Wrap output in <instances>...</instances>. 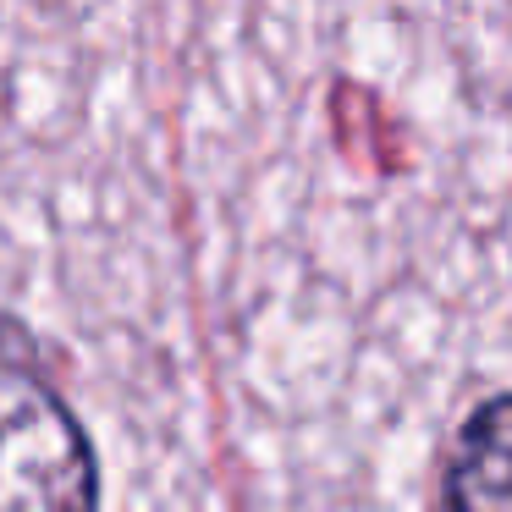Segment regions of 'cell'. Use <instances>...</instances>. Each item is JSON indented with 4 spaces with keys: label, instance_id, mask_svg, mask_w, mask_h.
Returning <instances> with one entry per match:
<instances>
[{
    "label": "cell",
    "instance_id": "obj_1",
    "mask_svg": "<svg viewBox=\"0 0 512 512\" xmlns=\"http://www.w3.org/2000/svg\"><path fill=\"white\" fill-rule=\"evenodd\" d=\"M0 512H100L94 446L12 314H0Z\"/></svg>",
    "mask_w": 512,
    "mask_h": 512
},
{
    "label": "cell",
    "instance_id": "obj_2",
    "mask_svg": "<svg viewBox=\"0 0 512 512\" xmlns=\"http://www.w3.org/2000/svg\"><path fill=\"white\" fill-rule=\"evenodd\" d=\"M446 512H512V391L485 397L446 446Z\"/></svg>",
    "mask_w": 512,
    "mask_h": 512
}]
</instances>
